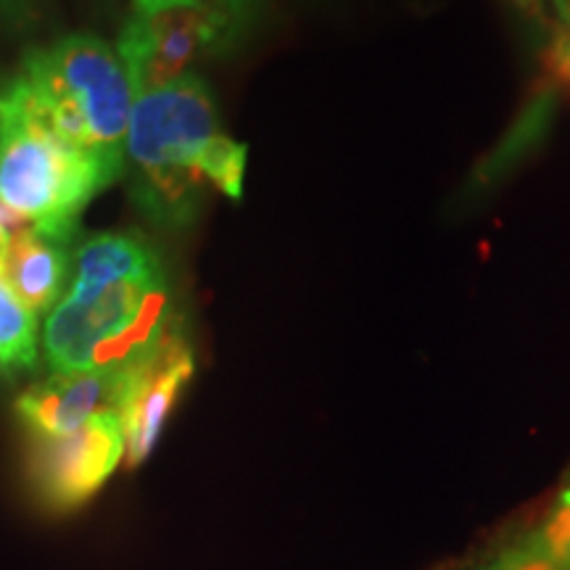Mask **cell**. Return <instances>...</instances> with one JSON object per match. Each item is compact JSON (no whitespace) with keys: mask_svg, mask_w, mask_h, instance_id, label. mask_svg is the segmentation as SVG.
Returning <instances> with one entry per match:
<instances>
[{"mask_svg":"<svg viewBox=\"0 0 570 570\" xmlns=\"http://www.w3.org/2000/svg\"><path fill=\"white\" fill-rule=\"evenodd\" d=\"M248 148L223 130L212 90L198 75L135 98L125 175L142 217L161 230H185L206 188L240 202Z\"/></svg>","mask_w":570,"mask_h":570,"instance_id":"cell-1","label":"cell"},{"mask_svg":"<svg viewBox=\"0 0 570 570\" xmlns=\"http://www.w3.org/2000/svg\"><path fill=\"white\" fill-rule=\"evenodd\" d=\"M9 77L27 104L63 140L88 154L111 185L125 177L135 92L117 48L88 32L63 35L30 48Z\"/></svg>","mask_w":570,"mask_h":570,"instance_id":"cell-2","label":"cell"},{"mask_svg":"<svg viewBox=\"0 0 570 570\" xmlns=\"http://www.w3.org/2000/svg\"><path fill=\"white\" fill-rule=\"evenodd\" d=\"M111 185L104 169L61 138L0 77V198L48 238L71 244L82 212Z\"/></svg>","mask_w":570,"mask_h":570,"instance_id":"cell-3","label":"cell"},{"mask_svg":"<svg viewBox=\"0 0 570 570\" xmlns=\"http://www.w3.org/2000/svg\"><path fill=\"white\" fill-rule=\"evenodd\" d=\"M177 323L167 273L63 296L42 325V356L51 373H122Z\"/></svg>","mask_w":570,"mask_h":570,"instance_id":"cell-4","label":"cell"},{"mask_svg":"<svg viewBox=\"0 0 570 570\" xmlns=\"http://www.w3.org/2000/svg\"><path fill=\"white\" fill-rule=\"evenodd\" d=\"M235 42L230 24L196 6H173L142 13L122 27L117 53L135 98L194 75L204 56L227 51Z\"/></svg>","mask_w":570,"mask_h":570,"instance_id":"cell-5","label":"cell"},{"mask_svg":"<svg viewBox=\"0 0 570 570\" xmlns=\"http://www.w3.org/2000/svg\"><path fill=\"white\" fill-rule=\"evenodd\" d=\"M30 441L27 479L42 508L59 515L88 504L125 462L117 412H101L67 436Z\"/></svg>","mask_w":570,"mask_h":570,"instance_id":"cell-6","label":"cell"},{"mask_svg":"<svg viewBox=\"0 0 570 570\" xmlns=\"http://www.w3.org/2000/svg\"><path fill=\"white\" fill-rule=\"evenodd\" d=\"M196 375V352L177 323L138 362L122 370L117 415L125 433L127 468H140L159 446L164 428Z\"/></svg>","mask_w":570,"mask_h":570,"instance_id":"cell-7","label":"cell"},{"mask_svg":"<svg viewBox=\"0 0 570 570\" xmlns=\"http://www.w3.org/2000/svg\"><path fill=\"white\" fill-rule=\"evenodd\" d=\"M122 373H51L13 402L30 439H59L101 412H117Z\"/></svg>","mask_w":570,"mask_h":570,"instance_id":"cell-8","label":"cell"},{"mask_svg":"<svg viewBox=\"0 0 570 570\" xmlns=\"http://www.w3.org/2000/svg\"><path fill=\"white\" fill-rule=\"evenodd\" d=\"M69 244L48 238L35 227H27L0 246V281L35 315H48L61 302L69 288Z\"/></svg>","mask_w":570,"mask_h":570,"instance_id":"cell-9","label":"cell"},{"mask_svg":"<svg viewBox=\"0 0 570 570\" xmlns=\"http://www.w3.org/2000/svg\"><path fill=\"white\" fill-rule=\"evenodd\" d=\"M164 275L154 246L138 233H96L71 254L67 298H90L114 285Z\"/></svg>","mask_w":570,"mask_h":570,"instance_id":"cell-10","label":"cell"},{"mask_svg":"<svg viewBox=\"0 0 570 570\" xmlns=\"http://www.w3.org/2000/svg\"><path fill=\"white\" fill-rule=\"evenodd\" d=\"M38 360V315L0 281V370H35Z\"/></svg>","mask_w":570,"mask_h":570,"instance_id":"cell-11","label":"cell"},{"mask_svg":"<svg viewBox=\"0 0 570 570\" xmlns=\"http://www.w3.org/2000/svg\"><path fill=\"white\" fill-rule=\"evenodd\" d=\"M470 570H554V566L541 544L537 525H533V529L520 531L504 544H499Z\"/></svg>","mask_w":570,"mask_h":570,"instance_id":"cell-12","label":"cell"},{"mask_svg":"<svg viewBox=\"0 0 570 570\" xmlns=\"http://www.w3.org/2000/svg\"><path fill=\"white\" fill-rule=\"evenodd\" d=\"M537 531L554 570H570V481L558 491L547 515L537 523Z\"/></svg>","mask_w":570,"mask_h":570,"instance_id":"cell-13","label":"cell"},{"mask_svg":"<svg viewBox=\"0 0 570 570\" xmlns=\"http://www.w3.org/2000/svg\"><path fill=\"white\" fill-rule=\"evenodd\" d=\"M42 19V0H0V35L30 30Z\"/></svg>","mask_w":570,"mask_h":570,"instance_id":"cell-14","label":"cell"},{"mask_svg":"<svg viewBox=\"0 0 570 570\" xmlns=\"http://www.w3.org/2000/svg\"><path fill=\"white\" fill-rule=\"evenodd\" d=\"M547 69L560 85L570 88V30L554 27L550 51H547Z\"/></svg>","mask_w":570,"mask_h":570,"instance_id":"cell-15","label":"cell"},{"mask_svg":"<svg viewBox=\"0 0 570 570\" xmlns=\"http://www.w3.org/2000/svg\"><path fill=\"white\" fill-rule=\"evenodd\" d=\"M508 3L520 13V17L529 19L531 24L554 30V24L550 21V11H547V0H508Z\"/></svg>","mask_w":570,"mask_h":570,"instance_id":"cell-16","label":"cell"},{"mask_svg":"<svg viewBox=\"0 0 570 570\" xmlns=\"http://www.w3.org/2000/svg\"><path fill=\"white\" fill-rule=\"evenodd\" d=\"M173 3L175 6H196V9H204L206 13H212V17L223 19L225 24H230L235 40H238V32H235V24H233L230 0H173Z\"/></svg>","mask_w":570,"mask_h":570,"instance_id":"cell-17","label":"cell"},{"mask_svg":"<svg viewBox=\"0 0 570 570\" xmlns=\"http://www.w3.org/2000/svg\"><path fill=\"white\" fill-rule=\"evenodd\" d=\"M262 9V0H230V11H233V24L235 32H244L248 24L256 19V13Z\"/></svg>","mask_w":570,"mask_h":570,"instance_id":"cell-18","label":"cell"},{"mask_svg":"<svg viewBox=\"0 0 570 570\" xmlns=\"http://www.w3.org/2000/svg\"><path fill=\"white\" fill-rule=\"evenodd\" d=\"M135 11L151 13V11H161V9H173V0H132Z\"/></svg>","mask_w":570,"mask_h":570,"instance_id":"cell-19","label":"cell"},{"mask_svg":"<svg viewBox=\"0 0 570 570\" xmlns=\"http://www.w3.org/2000/svg\"><path fill=\"white\" fill-rule=\"evenodd\" d=\"M554 13H558L562 30H570V0H550Z\"/></svg>","mask_w":570,"mask_h":570,"instance_id":"cell-20","label":"cell"}]
</instances>
